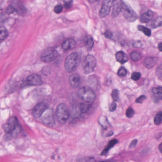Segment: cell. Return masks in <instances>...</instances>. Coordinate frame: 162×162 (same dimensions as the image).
<instances>
[{"label": "cell", "mask_w": 162, "mask_h": 162, "mask_svg": "<svg viewBox=\"0 0 162 162\" xmlns=\"http://www.w3.org/2000/svg\"><path fill=\"white\" fill-rule=\"evenodd\" d=\"M112 98L114 102H118L119 100V91L118 90L114 89L112 93Z\"/></svg>", "instance_id": "29"}, {"label": "cell", "mask_w": 162, "mask_h": 162, "mask_svg": "<svg viewBox=\"0 0 162 162\" xmlns=\"http://www.w3.org/2000/svg\"><path fill=\"white\" fill-rule=\"evenodd\" d=\"M48 109V105L44 102H40L36 105L33 111L32 114L35 118H39L42 116L45 111Z\"/></svg>", "instance_id": "10"}, {"label": "cell", "mask_w": 162, "mask_h": 162, "mask_svg": "<svg viewBox=\"0 0 162 162\" xmlns=\"http://www.w3.org/2000/svg\"><path fill=\"white\" fill-rule=\"evenodd\" d=\"M152 92L153 94V100L154 102L157 103L162 100V87L154 88Z\"/></svg>", "instance_id": "13"}, {"label": "cell", "mask_w": 162, "mask_h": 162, "mask_svg": "<svg viewBox=\"0 0 162 162\" xmlns=\"http://www.w3.org/2000/svg\"><path fill=\"white\" fill-rule=\"evenodd\" d=\"M55 115L59 123L61 124L65 123L70 116L67 106L64 103L59 104L56 108Z\"/></svg>", "instance_id": "4"}, {"label": "cell", "mask_w": 162, "mask_h": 162, "mask_svg": "<svg viewBox=\"0 0 162 162\" xmlns=\"http://www.w3.org/2000/svg\"><path fill=\"white\" fill-rule=\"evenodd\" d=\"M104 36L107 39H112V33L111 31H109V30H107L104 33Z\"/></svg>", "instance_id": "40"}, {"label": "cell", "mask_w": 162, "mask_h": 162, "mask_svg": "<svg viewBox=\"0 0 162 162\" xmlns=\"http://www.w3.org/2000/svg\"><path fill=\"white\" fill-rule=\"evenodd\" d=\"M112 132H110V133H109V134H108V135H107V137H110V136H112Z\"/></svg>", "instance_id": "45"}, {"label": "cell", "mask_w": 162, "mask_h": 162, "mask_svg": "<svg viewBox=\"0 0 162 162\" xmlns=\"http://www.w3.org/2000/svg\"><path fill=\"white\" fill-rule=\"evenodd\" d=\"M26 84L29 86H40L43 84L41 77L36 74L30 75L26 80Z\"/></svg>", "instance_id": "11"}, {"label": "cell", "mask_w": 162, "mask_h": 162, "mask_svg": "<svg viewBox=\"0 0 162 162\" xmlns=\"http://www.w3.org/2000/svg\"><path fill=\"white\" fill-rule=\"evenodd\" d=\"M63 9V6L61 4H57L54 7V12L55 13L59 14L62 12Z\"/></svg>", "instance_id": "33"}, {"label": "cell", "mask_w": 162, "mask_h": 162, "mask_svg": "<svg viewBox=\"0 0 162 162\" xmlns=\"http://www.w3.org/2000/svg\"><path fill=\"white\" fill-rule=\"evenodd\" d=\"M138 29L139 31H142L146 35V36L148 37H150L151 35V32L148 28L145 27L143 26L138 25Z\"/></svg>", "instance_id": "24"}, {"label": "cell", "mask_w": 162, "mask_h": 162, "mask_svg": "<svg viewBox=\"0 0 162 162\" xmlns=\"http://www.w3.org/2000/svg\"><path fill=\"white\" fill-rule=\"evenodd\" d=\"M154 123L159 125L162 123V112L157 113L154 118Z\"/></svg>", "instance_id": "25"}, {"label": "cell", "mask_w": 162, "mask_h": 162, "mask_svg": "<svg viewBox=\"0 0 162 162\" xmlns=\"http://www.w3.org/2000/svg\"><path fill=\"white\" fill-rule=\"evenodd\" d=\"M141 58L140 54L138 52H133L130 54V58L131 60L134 62H137Z\"/></svg>", "instance_id": "26"}, {"label": "cell", "mask_w": 162, "mask_h": 162, "mask_svg": "<svg viewBox=\"0 0 162 162\" xmlns=\"http://www.w3.org/2000/svg\"><path fill=\"white\" fill-rule=\"evenodd\" d=\"M11 5H13L15 10L18 13L24 14L26 12V9L21 0H13Z\"/></svg>", "instance_id": "12"}, {"label": "cell", "mask_w": 162, "mask_h": 162, "mask_svg": "<svg viewBox=\"0 0 162 162\" xmlns=\"http://www.w3.org/2000/svg\"><path fill=\"white\" fill-rule=\"evenodd\" d=\"M78 55L75 52L69 55L65 59V68L66 72L72 73L76 69L78 63Z\"/></svg>", "instance_id": "2"}, {"label": "cell", "mask_w": 162, "mask_h": 162, "mask_svg": "<svg viewBox=\"0 0 162 162\" xmlns=\"http://www.w3.org/2000/svg\"><path fill=\"white\" fill-rule=\"evenodd\" d=\"M121 9H122V1L121 0H118V1L116 0L113 5L112 13V17L113 18L117 17L121 13Z\"/></svg>", "instance_id": "14"}, {"label": "cell", "mask_w": 162, "mask_h": 162, "mask_svg": "<svg viewBox=\"0 0 162 162\" xmlns=\"http://www.w3.org/2000/svg\"><path fill=\"white\" fill-rule=\"evenodd\" d=\"M159 149L162 153V143H161L159 146Z\"/></svg>", "instance_id": "44"}, {"label": "cell", "mask_w": 162, "mask_h": 162, "mask_svg": "<svg viewBox=\"0 0 162 162\" xmlns=\"http://www.w3.org/2000/svg\"><path fill=\"white\" fill-rule=\"evenodd\" d=\"M64 6L66 9H70L73 5V0H63Z\"/></svg>", "instance_id": "32"}, {"label": "cell", "mask_w": 162, "mask_h": 162, "mask_svg": "<svg viewBox=\"0 0 162 162\" xmlns=\"http://www.w3.org/2000/svg\"><path fill=\"white\" fill-rule=\"evenodd\" d=\"M94 45L93 38L91 36H89L87 38L86 42V47L87 50H91L92 49Z\"/></svg>", "instance_id": "23"}, {"label": "cell", "mask_w": 162, "mask_h": 162, "mask_svg": "<svg viewBox=\"0 0 162 162\" xmlns=\"http://www.w3.org/2000/svg\"><path fill=\"white\" fill-rule=\"evenodd\" d=\"M3 14L1 13H0V19L3 18Z\"/></svg>", "instance_id": "46"}, {"label": "cell", "mask_w": 162, "mask_h": 162, "mask_svg": "<svg viewBox=\"0 0 162 162\" xmlns=\"http://www.w3.org/2000/svg\"><path fill=\"white\" fill-rule=\"evenodd\" d=\"M15 12L16 11L14 8L13 6L12 5H10L9 6H8L6 10V13L8 14H13V13Z\"/></svg>", "instance_id": "36"}, {"label": "cell", "mask_w": 162, "mask_h": 162, "mask_svg": "<svg viewBox=\"0 0 162 162\" xmlns=\"http://www.w3.org/2000/svg\"><path fill=\"white\" fill-rule=\"evenodd\" d=\"M76 41L73 39H67L62 43V48L64 50L68 51L75 48L76 46Z\"/></svg>", "instance_id": "16"}, {"label": "cell", "mask_w": 162, "mask_h": 162, "mask_svg": "<svg viewBox=\"0 0 162 162\" xmlns=\"http://www.w3.org/2000/svg\"><path fill=\"white\" fill-rule=\"evenodd\" d=\"M146 97L145 95H141V96L139 97L138 99L136 100V102L138 103H143V102L146 99Z\"/></svg>", "instance_id": "37"}, {"label": "cell", "mask_w": 162, "mask_h": 162, "mask_svg": "<svg viewBox=\"0 0 162 162\" xmlns=\"http://www.w3.org/2000/svg\"><path fill=\"white\" fill-rule=\"evenodd\" d=\"M96 65V60L93 55H88L85 60V72L86 74L91 73Z\"/></svg>", "instance_id": "9"}, {"label": "cell", "mask_w": 162, "mask_h": 162, "mask_svg": "<svg viewBox=\"0 0 162 162\" xmlns=\"http://www.w3.org/2000/svg\"><path fill=\"white\" fill-rule=\"evenodd\" d=\"M118 143V141L116 139H114L110 141L109 142L108 146L102 151V152L101 153V155H105L106 154H107L108 153V152H109V151H110L115 145H116Z\"/></svg>", "instance_id": "20"}, {"label": "cell", "mask_w": 162, "mask_h": 162, "mask_svg": "<svg viewBox=\"0 0 162 162\" xmlns=\"http://www.w3.org/2000/svg\"><path fill=\"white\" fill-rule=\"evenodd\" d=\"M121 12L125 18L128 22L132 23L135 22L138 18V15L129 5L122 2V9Z\"/></svg>", "instance_id": "5"}, {"label": "cell", "mask_w": 162, "mask_h": 162, "mask_svg": "<svg viewBox=\"0 0 162 162\" xmlns=\"http://www.w3.org/2000/svg\"><path fill=\"white\" fill-rule=\"evenodd\" d=\"M69 83L72 87H78L81 83L80 77L78 74H73L69 77Z\"/></svg>", "instance_id": "15"}, {"label": "cell", "mask_w": 162, "mask_h": 162, "mask_svg": "<svg viewBox=\"0 0 162 162\" xmlns=\"http://www.w3.org/2000/svg\"><path fill=\"white\" fill-rule=\"evenodd\" d=\"M162 26V16L157 17L153 23V27L154 28Z\"/></svg>", "instance_id": "27"}, {"label": "cell", "mask_w": 162, "mask_h": 162, "mask_svg": "<svg viewBox=\"0 0 162 162\" xmlns=\"http://www.w3.org/2000/svg\"><path fill=\"white\" fill-rule=\"evenodd\" d=\"M117 108V104H116L115 102H113L110 105L109 110L110 112H113L115 111Z\"/></svg>", "instance_id": "38"}, {"label": "cell", "mask_w": 162, "mask_h": 162, "mask_svg": "<svg viewBox=\"0 0 162 162\" xmlns=\"http://www.w3.org/2000/svg\"><path fill=\"white\" fill-rule=\"evenodd\" d=\"M158 61V59L155 57H149L146 58L144 61V65L147 68H152L154 66Z\"/></svg>", "instance_id": "17"}, {"label": "cell", "mask_w": 162, "mask_h": 162, "mask_svg": "<svg viewBox=\"0 0 162 162\" xmlns=\"http://www.w3.org/2000/svg\"><path fill=\"white\" fill-rule=\"evenodd\" d=\"M137 143H138V140L137 139L133 140L131 142V143L129 145V149H133V148H135L137 146Z\"/></svg>", "instance_id": "39"}, {"label": "cell", "mask_w": 162, "mask_h": 162, "mask_svg": "<svg viewBox=\"0 0 162 162\" xmlns=\"http://www.w3.org/2000/svg\"><path fill=\"white\" fill-rule=\"evenodd\" d=\"M154 15V13L152 11H148L141 15L140 18L141 22L143 23H148L150 21L152 18H153Z\"/></svg>", "instance_id": "19"}, {"label": "cell", "mask_w": 162, "mask_h": 162, "mask_svg": "<svg viewBox=\"0 0 162 162\" xmlns=\"http://www.w3.org/2000/svg\"><path fill=\"white\" fill-rule=\"evenodd\" d=\"M99 162H115L112 160H104V161H99Z\"/></svg>", "instance_id": "42"}, {"label": "cell", "mask_w": 162, "mask_h": 162, "mask_svg": "<svg viewBox=\"0 0 162 162\" xmlns=\"http://www.w3.org/2000/svg\"><path fill=\"white\" fill-rule=\"evenodd\" d=\"M77 162H96V161L92 157H84L78 158Z\"/></svg>", "instance_id": "28"}, {"label": "cell", "mask_w": 162, "mask_h": 162, "mask_svg": "<svg viewBox=\"0 0 162 162\" xmlns=\"http://www.w3.org/2000/svg\"><path fill=\"white\" fill-rule=\"evenodd\" d=\"M158 49L160 51L162 52V43H160L158 45Z\"/></svg>", "instance_id": "41"}, {"label": "cell", "mask_w": 162, "mask_h": 162, "mask_svg": "<svg viewBox=\"0 0 162 162\" xmlns=\"http://www.w3.org/2000/svg\"><path fill=\"white\" fill-rule=\"evenodd\" d=\"M135 114V112L133 109L131 108H128L127 110L126 114L127 117L128 118H131L134 116Z\"/></svg>", "instance_id": "34"}, {"label": "cell", "mask_w": 162, "mask_h": 162, "mask_svg": "<svg viewBox=\"0 0 162 162\" xmlns=\"http://www.w3.org/2000/svg\"><path fill=\"white\" fill-rule=\"evenodd\" d=\"M8 35V31L6 28L3 26L0 27V42L5 40Z\"/></svg>", "instance_id": "22"}, {"label": "cell", "mask_w": 162, "mask_h": 162, "mask_svg": "<svg viewBox=\"0 0 162 162\" xmlns=\"http://www.w3.org/2000/svg\"><path fill=\"white\" fill-rule=\"evenodd\" d=\"M127 70L124 67H121L118 69V75L120 76H124L127 75Z\"/></svg>", "instance_id": "31"}, {"label": "cell", "mask_w": 162, "mask_h": 162, "mask_svg": "<svg viewBox=\"0 0 162 162\" xmlns=\"http://www.w3.org/2000/svg\"><path fill=\"white\" fill-rule=\"evenodd\" d=\"M141 74L139 72H134L131 75V79L134 81H138L140 78Z\"/></svg>", "instance_id": "35"}, {"label": "cell", "mask_w": 162, "mask_h": 162, "mask_svg": "<svg viewBox=\"0 0 162 162\" xmlns=\"http://www.w3.org/2000/svg\"><path fill=\"white\" fill-rule=\"evenodd\" d=\"M3 128L7 135L9 136L7 137V139L9 138H11L13 135L19 133L21 130V127L18 124V120L16 117H13L9 118L4 125Z\"/></svg>", "instance_id": "1"}, {"label": "cell", "mask_w": 162, "mask_h": 162, "mask_svg": "<svg viewBox=\"0 0 162 162\" xmlns=\"http://www.w3.org/2000/svg\"><path fill=\"white\" fill-rule=\"evenodd\" d=\"M98 1L99 0H88V1L91 3H94Z\"/></svg>", "instance_id": "43"}, {"label": "cell", "mask_w": 162, "mask_h": 162, "mask_svg": "<svg viewBox=\"0 0 162 162\" xmlns=\"http://www.w3.org/2000/svg\"><path fill=\"white\" fill-rule=\"evenodd\" d=\"M116 58L118 62L121 64H124L128 60V57L124 52L118 51L115 55Z\"/></svg>", "instance_id": "18"}, {"label": "cell", "mask_w": 162, "mask_h": 162, "mask_svg": "<svg viewBox=\"0 0 162 162\" xmlns=\"http://www.w3.org/2000/svg\"><path fill=\"white\" fill-rule=\"evenodd\" d=\"M156 74L158 78L162 81V64L156 68Z\"/></svg>", "instance_id": "30"}, {"label": "cell", "mask_w": 162, "mask_h": 162, "mask_svg": "<svg viewBox=\"0 0 162 162\" xmlns=\"http://www.w3.org/2000/svg\"><path fill=\"white\" fill-rule=\"evenodd\" d=\"M58 56V53L53 48H48L43 51L40 55V59L43 62L50 63L53 61Z\"/></svg>", "instance_id": "6"}, {"label": "cell", "mask_w": 162, "mask_h": 162, "mask_svg": "<svg viewBox=\"0 0 162 162\" xmlns=\"http://www.w3.org/2000/svg\"><path fill=\"white\" fill-rule=\"evenodd\" d=\"M116 0H104L102 7L99 12V16L101 18H104L109 14L111 9Z\"/></svg>", "instance_id": "7"}, {"label": "cell", "mask_w": 162, "mask_h": 162, "mask_svg": "<svg viewBox=\"0 0 162 162\" xmlns=\"http://www.w3.org/2000/svg\"><path fill=\"white\" fill-rule=\"evenodd\" d=\"M41 117V120L44 124L49 127L53 126L55 123V119L53 112L51 110L47 109Z\"/></svg>", "instance_id": "8"}, {"label": "cell", "mask_w": 162, "mask_h": 162, "mask_svg": "<svg viewBox=\"0 0 162 162\" xmlns=\"http://www.w3.org/2000/svg\"><path fill=\"white\" fill-rule=\"evenodd\" d=\"M79 97L86 102H92L96 99V94L93 90L89 87L81 88L78 92Z\"/></svg>", "instance_id": "3"}, {"label": "cell", "mask_w": 162, "mask_h": 162, "mask_svg": "<svg viewBox=\"0 0 162 162\" xmlns=\"http://www.w3.org/2000/svg\"><path fill=\"white\" fill-rule=\"evenodd\" d=\"M91 108V105L88 102L81 103L79 105V110L83 113H86Z\"/></svg>", "instance_id": "21"}]
</instances>
